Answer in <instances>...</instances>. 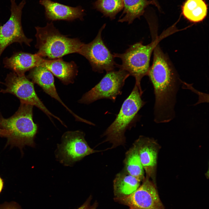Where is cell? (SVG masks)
I'll list each match as a JSON object with an SVG mask.
<instances>
[{
  "label": "cell",
  "instance_id": "obj_1",
  "mask_svg": "<svg viewBox=\"0 0 209 209\" xmlns=\"http://www.w3.org/2000/svg\"><path fill=\"white\" fill-rule=\"evenodd\" d=\"M147 75L155 95L154 121L158 123L170 122L175 117L174 108L180 82L163 53L154 54Z\"/></svg>",
  "mask_w": 209,
  "mask_h": 209
},
{
  "label": "cell",
  "instance_id": "obj_2",
  "mask_svg": "<svg viewBox=\"0 0 209 209\" xmlns=\"http://www.w3.org/2000/svg\"><path fill=\"white\" fill-rule=\"evenodd\" d=\"M143 93L135 84L130 94L123 102L115 119L102 134V136L105 138L104 142H108L112 144L110 149L125 144L126 131L135 125L140 118L138 112L146 103L142 99Z\"/></svg>",
  "mask_w": 209,
  "mask_h": 209
},
{
  "label": "cell",
  "instance_id": "obj_3",
  "mask_svg": "<svg viewBox=\"0 0 209 209\" xmlns=\"http://www.w3.org/2000/svg\"><path fill=\"white\" fill-rule=\"evenodd\" d=\"M37 53L42 57L51 59L61 58L66 55L78 53L84 44L78 38H71L62 34L53 23L44 27H35Z\"/></svg>",
  "mask_w": 209,
  "mask_h": 209
},
{
  "label": "cell",
  "instance_id": "obj_4",
  "mask_svg": "<svg viewBox=\"0 0 209 209\" xmlns=\"http://www.w3.org/2000/svg\"><path fill=\"white\" fill-rule=\"evenodd\" d=\"M167 30L149 44L144 45L141 42H138L130 45L123 53L113 54L115 58H118L122 61V64H118L117 67L135 78V84L142 93L140 82L143 77L147 75L152 53L161 39L172 33L170 29Z\"/></svg>",
  "mask_w": 209,
  "mask_h": 209
},
{
  "label": "cell",
  "instance_id": "obj_5",
  "mask_svg": "<svg viewBox=\"0 0 209 209\" xmlns=\"http://www.w3.org/2000/svg\"><path fill=\"white\" fill-rule=\"evenodd\" d=\"M33 106L21 102L18 110L5 118L0 116V127L9 131V141L19 146L34 145V139L37 126L33 120Z\"/></svg>",
  "mask_w": 209,
  "mask_h": 209
},
{
  "label": "cell",
  "instance_id": "obj_6",
  "mask_svg": "<svg viewBox=\"0 0 209 209\" xmlns=\"http://www.w3.org/2000/svg\"><path fill=\"white\" fill-rule=\"evenodd\" d=\"M129 75L127 71L120 69L107 72L100 81L84 93L78 102L89 105L102 99L115 102L117 96L121 94L125 80Z\"/></svg>",
  "mask_w": 209,
  "mask_h": 209
},
{
  "label": "cell",
  "instance_id": "obj_7",
  "mask_svg": "<svg viewBox=\"0 0 209 209\" xmlns=\"http://www.w3.org/2000/svg\"><path fill=\"white\" fill-rule=\"evenodd\" d=\"M84 133L80 131L65 132L62 137V143L57 146V158L65 165H72L85 156L100 152L94 150L88 145Z\"/></svg>",
  "mask_w": 209,
  "mask_h": 209
},
{
  "label": "cell",
  "instance_id": "obj_8",
  "mask_svg": "<svg viewBox=\"0 0 209 209\" xmlns=\"http://www.w3.org/2000/svg\"><path fill=\"white\" fill-rule=\"evenodd\" d=\"M106 24L102 25L92 41L87 44L84 43L78 53L88 60L93 71L99 73L114 70L118 65L113 54L102 38V32Z\"/></svg>",
  "mask_w": 209,
  "mask_h": 209
},
{
  "label": "cell",
  "instance_id": "obj_9",
  "mask_svg": "<svg viewBox=\"0 0 209 209\" xmlns=\"http://www.w3.org/2000/svg\"><path fill=\"white\" fill-rule=\"evenodd\" d=\"M33 84L25 75H19L13 72L7 75L5 83L6 87L1 91L15 95L19 99L21 102L38 107L52 122V117L57 119L63 125L64 123L61 119L50 112L39 99L35 91Z\"/></svg>",
  "mask_w": 209,
  "mask_h": 209
},
{
  "label": "cell",
  "instance_id": "obj_10",
  "mask_svg": "<svg viewBox=\"0 0 209 209\" xmlns=\"http://www.w3.org/2000/svg\"><path fill=\"white\" fill-rule=\"evenodd\" d=\"M10 17L3 25H0V58L4 50L8 46L15 42L24 43L30 46L32 39L25 35L21 24L22 10L26 3L22 0L17 5L15 0H10Z\"/></svg>",
  "mask_w": 209,
  "mask_h": 209
},
{
  "label": "cell",
  "instance_id": "obj_11",
  "mask_svg": "<svg viewBox=\"0 0 209 209\" xmlns=\"http://www.w3.org/2000/svg\"><path fill=\"white\" fill-rule=\"evenodd\" d=\"M134 192L126 196L115 198L116 201L138 209H165L154 185L148 179Z\"/></svg>",
  "mask_w": 209,
  "mask_h": 209
},
{
  "label": "cell",
  "instance_id": "obj_12",
  "mask_svg": "<svg viewBox=\"0 0 209 209\" xmlns=\"http://www.w3.org/2000/svg\"><path fill=\"white\" fill-rule=\"evenodd\" d=\"M28 76L32 82L38 84L46 93L61 103L73 116L76 121L84 122V119L74 113L60 99L55 87L53 75L46 67L40 65L33 68L30 70Z\"/></svg>",
  "mask_w": 209,
  "mask_h": 209
},
{
  "label": "cell",
  "instance_id": "obj_13",
  "mask_svg": "<svg viewBox=\"0 0 209 209\" xmlns=\"http://www.w3.org/2000/svg\"><path fill=\"white\" fill-rule=\"evenodd\" d=\"M39 3L44 7L45 16L48 20L70 21L77 19H83L84 10L80 6L72 7L51 0H41Z\"/></svg>",
  "mask_w": 209,
  "mask_h": 209
},
{
  "label": "cell",
  "instance_id": "obj_14",
  "mask_svg": "<svg viewBox=\"0 0 209 209\" xmlns=\"http://www.w3.org/2000/svg\"><path fill=\"white\" fill-rule=\"evenodd\" d=\"M43 58L37 53L32 54L23 52L14 54L10 57L3 60L4 67L20 75H24L26 71L40 65Z\"/></svg>",
  "mask_w": 209,
  "mask_h": 209
},
{
  "label": "cell",
  "instance_id": "obj_15",
  "mask_svg": "<svg viewBox=\"0 0 209 209\" xmlns=\"http://www.w3.org/2000/svg\"><path fill=\"white\" fill-rule=\"evenodd\" d=\"M40 65L46 67L65 85L73 83L78 72L74 62H66L61 58L50 60L43 59Z\"/></svg>",
  "mask_w": 209,
  "mask_h": 209
},
{
  "label": "cell",
  "instance_id": "obj_16",
  "mask_svg": "<svg viewBox=\"0 0 209 209\" xmlns=\"http://www.w3.org/2000/svg\"><path fill=\"white\" fill-rule=\"evenodd\" d=\"M151 141L142 136H140L134 142L143 169L148 176L151 175L155 165L157 153Z\"/></svg>",
  "mask_w": 209,
  "mask_h": 209
},
{
  "label": "cell",
  "instance_id": "obj_17",
  "mask_svg": "<svg viewBox=\"0 0 209 209\" xmlns=\"http://www.w3.org/2000/svg\"><path fill=\"white\" fill-rule=\"evenodd\" d=\"M123 11L118 21L132 24L136 18L140 19L144 13L146 7L149 5L158 7L155 0H123Z\"/></svg>",
  "mask_w": 209,
  "mask_h": 209
},
{
  "label": "cell",
  "instance_id": "obj_18",
  "mask_svg": "<svg viewBox=\"0 0 209 209\" xmlns=\"http://www.w3.org/2000/svg\"><path fill=\"white\" fill-rule=\"evenodd\" d=\"M140 181L126 172L118 173L113 181L115 198L128 196L140 186Z\"/></svg>",
  "mask_w": 209,
  "mask_h": 209
},
{
  "label": "cell",
  "instance_id": "obj_19",
  "mask_svg": "<svg viewBox=\"0 0 209 209\" xmlns=\"http://www.w3.org/2000/svg\"><path fill=\"white\" fill-rule=\"evenodd\" d=\"M181 9L185 17L194 23L202 21L208 12L207 5L204 0H186Z\"/></svg>",
  "mask_w": 209,
  "mask_h": 209
},
{
  "label": "cell",
  "instance_id": "obj_20",
  "mask_svg": "<svg viewBox=\"0 0 209 209\" xmlns=\"http://www.w3.org/2000/svg\"><path fill=\"white\" fill-rule=\"evenodd\" d=\"M124 163L125 172L140 181L144 180V169L137 148L134 143L126 152Z\"/></svg>",
  "mask_w": 209,
  "mask_h": 209
},
{
  "label": "cell",
  "instance_id": "obj_21",
  "mask_svg": "<svg viewBox=\"0 0 209 209\" xmlns=\"http://www.w3.org/2000/svg\"><path fill=\"white\" fill-rule=\"evenodd\" d=\"M93 4L95 9L111 20L115 18L116 15L124 7L123 0H97Z\"/></svg>",
  "mask_w": 209,
  "mask_h": 209
},
{
  "label": "cell",
  "instance_id": "obj_22",
  "mask_svg": "<svg viewBox=\"0 0 209 209\" xmlns=\"http://www.w3.org/2000/svg\"><path fill=\"white\" fill-rule=\"evenodd\" d=\"M0 209H21L19 205L15 202H5L0 205Z\"/></svg>",
  "mask_w": 209,
  "mask_h": 209
},
{
  "label": "cell",
  "instance_id": "obj_23",
  "mask_svg": "<svg viewBox=\"0 0 209 209\" xmlns=\"http://www.w3.org/2000/svg\"><path fill=\"white\" fill-rule=\"evenodd\" d=\"M10 134L8 131L0 127V136L8 137Z\"/></svg>",
  "mask_w": 209,
  "mask_h": 209
},
{
  "label": "cell",
  "instance_id": "obj_24",
  "mask_svg": "<svg viewBox=\"0 0 209 209\" xmlns=\"http://www.w3.org/2000/svg\"><path fill=\"white\" fill-rule=\"evenodd\" d=\"M78 209H96V208L95 207L90 206L88 202H86Z\"/></svg>",
  "mask_w": 209,
  "mask_h": 209
},
{
  "label": "cell",
  "instance_id": "obj_25",
  "mask_svg": "<svg viewBox=\"0 0 209 209\" xmlns=\"http://www.w3.org/2000/svg\"><path fill=\"white\" fill-rule=\"evenodd\" d=\"M3 186V183L2 179L0 177V193L1 192Z\"/></svg>",
  "mask_w": 209,
  "mask_h": 209
},
{
  "label": "cell",
  "instance_id": "obj_26",
  "mask_svg": "<svg viewBox=\"0 0 209 209\" xmlns=\"http://www.w3.org/2000/svg\"><path fill=\"white\" fill-rule=\"evenodd\" d=\"M130 209H138L136 208H132V207H130L129 208Z\"/></svg>",
  "mask_w": 209,
  "mask_h": 209
}]
</instances>
